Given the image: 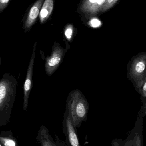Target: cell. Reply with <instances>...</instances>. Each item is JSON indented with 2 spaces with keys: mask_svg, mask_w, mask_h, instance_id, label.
I'll list each match as a JSON object with an SVG mask.
<instances>
[{
  "mask_svg": "<svg viewBox=\"0 0 146 146\" xmlns=\"http://www.w3.org/2000/svg\"><path fill=\"white\" fill-rule=\"evenodd\" d=\"M17 84L15 76L9 73H5L0 79V127L9 121Z\"/></svg>",
  "mask_w": 146,
  "mask_h": 146,
  "instance_id": "cell-1",
  "label": "cell"
},
{
  "mask_svg": "<svg viewBox=\"0 0 146 146\" xmlns=\"http://www.w3.org/2000/svg\"><path fill=\"white\" fill-rule=\"evenodd\" d=\"M69 113L75 129L80 127L82 122L86 119L87 108L83 101L73 102L69 109Z\"/></svg>",
  "mask_w": 146,
  "mask_h": 146,
  "instance_id": "cell-2",
  "label": "cell"
},
{
  "mask_svg": "<svg viewBox=\"0 0 146 146\" xmlns=\"http://www.w3.org/2000/svg\"><path fill=\"white\" fill-rule=\"evenodd\" d=\"M44 0H37L30 7L26 13L22 21L25 32L29 31L36 24L39 16L40 9Z\"/></svg>",
  "mask_w": 146,
  "mask_h": 146,
  "instance_id": "cell-3",
  "label": "cell"
},
{
  "mask_svg": "<svg viewBox=\"0 0 146 146\" xmlns=\"http://www.w3.org/2000/svg\"><path fill=\"white\" fill-rule=\"evenodd\" d=\"M36 46H37V42H35L33 44V51L29 66L27 68L25 80L24 82V103H23V109L24 111H26L27 110V107H28V99H29V95L32 87V76L34 60H35V54H36Z\"/></svg>",
  "mask_w": 146,
  "mask_h": 146,
  "instance_id": "cell-4",
  "label": "cell"
},
{
  "mask_svg": "<svg viewBox=\"0 0 146 146\" xmlns=\"http://www.w3.org/2000/svg\"><path fill=\"white\" fill-rule=\"evenodd\" d=\"M63 131L66 137L65 141L68 146H81L79 142L76 129L74 126L69 111L63 120Z\"/></svg>",
  "mask_w": 146,
  "mask_h": 146,
  "instance_id": "cell-5",
  "label": "cell"
},
{
  "mask_svg": "<svg viewBox=\"0 0 146 146\" xmlns=\"http://www.w3.org/2000/svg\"><path fill=\"white\" fill-rule=\"evenodd\" d=\"M37 139L41 146H68L66 141L60 140L56 135L54 140L45 126L40 127Z\"/></svg>",
  "mask_w": 146,
  "mask_h": 146,
  "instance_id": "cell-6",
  "label": "cell"
},
{
  "mask_svg": "<svg viewBox=\"0 0 146 146\" xmlns=\"http://www.w3.org/2000/svg\"><path fill=\"white\" fill-rule=\"evenodd\" d=\"M62 52L59 47H54L51 56L46 58L45 72L51 75L57 68L61 60Z\"/></svg>",
  "mask_w": 146,
  "mask_h": 146,
  "instance_id": "cell-7",
  "label": "cell"
},
{
  "mask_svg": "<svg viewBox=\"0 0 146 146\" xmlns=\"http://www.w3.org/2000/svg\"><path fill=\"white\" fill-rule=\"evenodd\" d=\"M54 7V0H44L39 13V22L45 23L50 16Z\"/></svg>",
  "mask_w": 146,
  "mask_h": 146,
  "instance_id": "cell-8",
  "label": "cell"
},
{
  "mask_svg": "<svg viewBox=\"0 0 146 146\" xmlns=\"http://www.w3.org/2000/svg\"><path fill=\"white\" fill-rule=\"evenodd\" d=\"M0 143L3 146H19L11 132H3L0 133Z\"/></svg>",
  "mask_w": 146,
  "mask_h": 146,
  "instance_id": "cell-9",
  "label": "cell"
},
{
  "mask_svg": "<svg viewBox=\"0 0 146 146\" xmlns=\"http://www.w3.org/2000/svg\"><path fill=\"white\" fill-rule=\"evenodd\" d=\"M145 68V63L144 62L140 61L137 62L135 68V71L138 74L143 72Z\"/></svg>",
  "mask_w": 146,
  "mask_h": 146,
  "instance_id": "cell-10",
  "label": "cell"
},
{
  "mask_svg": "<svg viewBox=\"0 0 146 146\" xmlns=\"http://www.w3.org/2000/svg\"><path fill=\"white\" fill-rule=\"evenodd\" d=\"M128 144L121 139H115L111 142L112 146H130Z\"/></svg>",
  "mask_w": 146,
  "mask_h": 146,
  "instance_id": "cell-11",
  "label": "cell"
},
{
  "mask_svg": "<svg viewBox=\"0 0 146 146\" xmlns=\"http://www.w3.org/2000/svg\"><path fill=\"white\" fill-rule=\"evenodd\" d=\"M11 0H0V13H2L8 6Z\"/></svg>",
  "mask_w": 146,
  "mask_h": 146,
  "instance_id": "cell-12",
  "label": "cell"
},
{
  "mask_svg": "<svg viewBox=\"0 0 146 146\" xmlns=\"http://www.w3.org/2000/svg\"><path fill=\"white\" fill-rule=\"evenodd\" d=\"M91 25L93 27H97L100 26L101 22L97 19H93L91 21Z\"/></svg>",
  "mask_w": 146,
  "mask_h": 146,
  "instance_id": "cell-13",
  "label": "cell"
},
{
  "mask_svg": "<svg viewBox=\"0 0 146 146\" xmlns=\"http://www.w3.org/2000/svg\"><path fill=\"white\" fill-rule=\"evenodd\" d=\"M72 34H73V30H72V28L69 27L65 31V35L68 39H70L71 38Z\"/></svg>",
  "mask_w": 146,
  "mask_h": 146,
  "instance_id": "cell-14",
  "label": "cell"
},
{
  "mask_svg": "<svg viewBox=\"0 0 146 146\" xmlns=\"http://www.w3.org/2000/svg\"><path fill=\"white\" fill-rule=\"evenodd\" d=\"M105 1H106V0H98V1L97 3L98 5H102V4H103V3L105 2Z\"/></svg>",
  "mask_w": 146,
  "mask_h": 146,
  "instance_id": "cell-15",
  "label": "cell"
},
{
  "mask_svg": "<svg viewBox=\"0 0 146 146\" xmlns=\"http://www.w3.org/2000/svg\"><path fill=\"white\" fill-rule=\"evenodd\" d=\"M89 1L91 3H97L98 1V0H89Z\"/></svg>",
  "mask_w": 146,
  "mask_h": 146,
  "instance_id": "cell-16",
  "label": "cell"
},
{
  "mask_svg": "<svg viewBox=\"0 0 146 146\" xmlns=\"http://www.w3.org/2000/svg\"><path fill=\"white\" fill-rule=\"evenodd\" d=\"M143 89H144V91L145 92H146V83H145V85H144V88H143Z\"/></svg>",
  "mask_w": 146,
  "mask_h": 146,
  "instance_id": "cell-17",
  "label": "cell"
},
{
  "mask_svg": "<svg viewBox=\"0 0 146 146\" xmlns=\"http://www.w3.org/2000/svg\"><path fill=\"white\" fill-rule=\"evenodd\" d=\"M114 0H108V2L109 3H111Z\"/></svg>",
  "mask_w": 146,
  "mask_h": 146,
  "instance_id": "cell-18",
  "label": "cell"
},
{
  "mask_svg": "<svg viewBox=\"0 0 146 146\" xmlns=\"http://www.w3.org/2000/svg\"><path fill=\"white\" fill-rule=\"evenodd\" d=\"M0 146H2L1 145V143H0Z\"/></svg>",
  "mask_w": 146,
  "mask_h": 146,
  "instance_id": "cell-19",
  "label": "cell"
},
{
  "mask_svg": "<svg viewBox=\"0 0 146 146\" xmlns=\"http://www.w3.org/2000/svg\"><path fill=\"white\" fill-rule=\"evenodd\" d=\"M0 64H1V62H0Z\"/></svg>",
  "mask_w": 146,
  "mask_h": 146,
  "instance_id": "cell-20",
  "label": "cell"
}]
</instances>
